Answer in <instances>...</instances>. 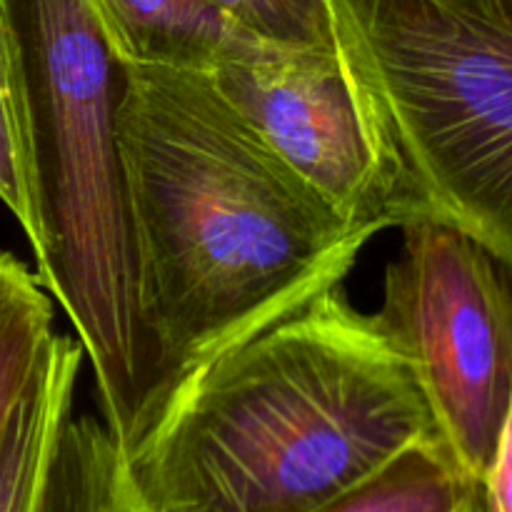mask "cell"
<instances>
[{
    "label": "cell",
    "instance_id": "cell-14",
    "mask_svg": "<svg viewBox=\"0 0 512 512\" xmlns=\"http://www.w3.org/2000/svg\"><path fill=\"white\" fill-rule=\"evenodd\" d=\"M483 503L488 512H512V403L495 448L493 465L483 480Z\"/></svg>",
    "mask_w": 512,
    "mask_h": 512
},
{
    "label": "cell",
    "instance_id": "cell-12",
    "mask_svg": "<svg viewBox=\"0 0 512 512\" xmlns=\"http://www.w3.org/2000/svg\"><path fill=\"white\" fill-rule=\"evenodd\" d=\"M0 203L18 220L35 260L45 253V230L40 215L38 180L30 155L25 123L23 80L18 50L0 5Z\"/></svg>",
    "mask_w": 512,
    "mask_h": 512
},
{
    "label": "cell",
    "instance_id": "cell-7",
    "mask_svg": "<svg viewBox=\"0 0 512 512\" xmlns=\"http://www.w3.org/2000/svg\"><path fill=\"white\" fill-rule=\"evenodd\" d=\"M85 350L53 335L0 438V512H35L60 430L73 415Z\"/></svg>",
    "mask_w": 512,
    "mask_h": 512
},
{
    "label": "cell",
    "instance_id": "cell-2",
    "mask_svg": "<svg viewBox=\"0 0 512 512\" xmlns=\"http://www.w3.org/2000/svg\"><path fill=\"white\" fill-rule=\"evenodd\" d=\"M430 440L410 363L333 288L185 370L120 443L148 512H315Z\"/></svg>",
    "mask_w": 512,
    "mask_h": 512
},
{
    "label": "cell",
    "instance_id": "cell-16",
    "mask_svg": "<svg viewBox=\"0 0 512 512\" xmlns=\"http://www.w3.org/2000/svg\"><path fill=\"white\" fill-rule=\"evenodd\" d=\"M460 512H488V510H485V503H483V485H480V488L475 490L473 498H470L468 503H465V508L460 510Z\"/></svg>",
    "mask_w": 512,
    "mask_h": 512
},
{
    "label": "cell",
    "instance_id": "cell-6",
    "mask_svg": "<svg viewBox=\"0 0 512 512\" xmlns=\"http://www.w3.org/2000/svg\"><path fill=\"white\" fill-rule=\"evenodd\" d=\"M208 75L263 143L348 225L383 233L433 218L338 30L333 45L238 38Z\"/></svg>",
    "mask_w": 512,
    "mask_h": 512
},
{
    "label": "cell",
    "instance_id": "cell-15",
    "mask_svg": "<svg viewBox=\"0 0 512 512\" xmlns=\"http://www.w3.org/2000/svg\"><path fill=\"white\" fill-rule=\"evenodd\" d=\"M443 3L455 5V8L478 10V13H505V10H512V0H443Z\"/></svg>",
    "mask_w": 512,
    "mask_h": 512
},
{
    "label": "cell",
    "instance_id": "cell-8",
    "mask_svg": "<svg viewBox=\"0 0 512 512\" xmlns=\"http://www.w3.org/2000/svg\"><path fill=\"white\" fill-rule=\"evenodd\" d=\"M100 30L120 63H160L210 70L233 40L205 0H90Z\"/></svg>",
    "mask_w": 512,
    "mask_h": 512
},
{
    "label": "cell",
    "instance_id": "cell-11",
    "mask_svg": "<svg viewBox=\"0 0 512 512\" xmlns=\"http://www.w3.org/2000/svg\"><path fill=\"white\" fill-rule=\"evenodd\" d=\"M53 330V303L33 270L0 250V438Z\"/></svg>",
    "mask_w": 512,
    "mask_h": 512
},
{
    "label": "cell",
    "instance_id": "cell-5",
    "mask_svg": "<svg viewBox=\"0 0 512 512\" xmlns=\"http://www.w3.org/2000/svg\"><path fill=\"white\" fill-rule=\"evenodd\" d=\"M375 320L413 368L450 458L483 485L512 403V273L455 225L413 220Z\"/></svg>",
    "mask_w": 512,
    "mask_h": 512
},
{
    "label": "cell",
    "instance_id": "cell-1",
    "mask_svg": "<svg viewBox=\"0 0 512 512\" xmlns=\"http://www.w3.org/2000/svg\"><path fill=\"white\" fill-rule=\"evenodd\" d=\"M115 143L155 360L150 400L193 365L340 288L380 235L345 223L208 70L123 63Z\"/></svg>",
    "mask_w": 512,
    "mask_h": 512
},
{
    "label": "cell",
    "instance_id": "cell-4",
    "mask_svg": "<svg viewBox=\"0 0 512 512\" xmlns=\"http://www.w3.org/2000/svg\"><path fill=\"white\" fill-rule=\"evenodd\" d=\"M433 218L512 273V10L443 0H330Z\"/></svg>",
    "mask_w": 512,
    "mask_h": 512
},
{
    "label": "cell",
    "instance_id": "cell-3",
    "mask_svg": "<svg viewBox=\"0 0 512 512\" xmlns=\"http://www.w3.org/2000/svg\"><path fill=\"white\" fill-rule=\"evenodd\" d=\"M23 80L45 253L35 278L73 325L120 440L155 390L115 143L123 63L90 0H0Z\"/></svg>",
    "mask_w": 512,
    "mask_h": 512
},
{
    "label": "cell",
    "instance_id": "cell-10",
    "mask_svg": "<svg viewBox=\"0 0 512 512\" xmlns=\"http://www.w3.org/2000/svg\"><path fill=\"white\" fill-rule=\"evenodd\" d=\"M480 485L440 440L413 445L315 512H460Z\"/></svg>",
    "mask_w": 512,
    "mask_h": 512
},
{
    "label": "cell",
    "instance_id": "cell-9",
    "mask_svg": "<svg viewBox=\"0 0 512 512\" xmlns=\"http://www.w3.org/2000/svg\"><path fill=\"white\" fill-rule=\"evenodd\" d=\"M35 512H148L130 478L123 443L103 418L70 415Z\"/></svg>",
    "mask_w": 512,
    "mask_h": 512
},
{
    "label": "cell",
    "instance_id": "cell-13",
    "mask_svg": "<svg viewBox=\"0 0 512 512\" xmlns=\"http://www.w3.org/2000/svg\"><path fill=\"white\" fill-rule=\"evenodd\" d=\"M230 28L278 45H333L330 0H205Z\"/></svg>",
    "mask_w": 512,
    "mask_h": 512
}]
</instances>
